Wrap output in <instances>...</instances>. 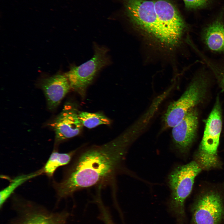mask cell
<instances>
[{
  "instance_id": "2",
  "label": "cell",
  "mask_w": 224,
  "mask_h": 224,
  "mask_svg": "<svg viewBox=\"0 0 224 224\" xmlns=\"http://www.w3.org/2000/svg\"><path fill=\"white\" fill-rule=\"evenodd\" d=\"M202 169L197 161H193L177 166L169 175L171 195L168 208L177 224H185L184 202L191 192L195 178Z\"/></svg>"
},
{
  "instance_id": "9",
  "label": "cell",
  "mask_w": 224,
  "mask_h": 224,
  "mask_svg": "<svg viewBox=\"0 0 224 224\" xmlns=\"http://www.w3.org/2000/svg\"><path fill=\"white\" fill-rule=\"evenodd\" d=\"M158 20L169 40L170 46L179 42L185 28V23L175 6L168 0L154 1Z\"/></svg>"
},
{
  "instance_id": "8",
  "label": "cell",
  "mask_w": 224,
  "mask_h": 224,
  "mask_svg": "<svg viewBox=\"0 0 224 224\" xmlns=\"http://www.w3.org/2000/svg\"><path fill=\"white\" fill-rule=\"evenodd\" d=\"M191 209L192 224H220L224 217L222 198L215 190L201 195Z\"/></svg>"
},
{
  "instance_id": "17",
  "label": "cell",
  "mask_w": 224,
  "mask_h": 224,
  "mask_svg": "<svg viewBox=\"0 0 224 224\" xmlns=\"http://www.w3.org/2000/svg\"><path fill=\"white\" fill-rule=\"evenodd\" d=\"M100 199L98 198L96 200L100 210L99 217L100 219L105 224H116L112 219L108 209L105 207Z\"/></svg>"
},
{
  "instance_id": "14",
  "label": "cell",
  "mask_w": 224,
  "mask_h": 224,
  "mask_svg": "<svg viewBox=\"0 0 224 224\" xmlns=\"http://www.w3.org/2000/svg\"><path fill=\"white\" fill-rule=\"evenodd\" d=\"M76 152L77 150L65 153H59L54 150L41 169L43 174L52 177L57 168L69 163Z\"/></svg>"
},
{
  "instance_id": "6",
  "label": "cell",
  "mask_w": 224,
  "mask_h": 224,
  "mask_svg": "<svg viewBox=\"0 0 224 224\" xmlns=\"http://www.w3.org/2000/svg\"><path fill=\"white\" fill-rule=\"evenodd\" d=\"M12 203L16 215L8 224H67L69 216L67 212H51L15 195Z\"/></svg>"
},
{
  "instance_id": "15",
  "label": "cell",
  "mask_w": 224,
  "mask_h": 224,
  "mask_svg": "<svg viewBox=\"0 0 224 224\" xmlns=\"http://www.w3.org/2000/svg\"><path fill=\"white\" fill-rule=\"evenodd\" d=\"M43 174L42 169L37 171L28 174L20 175L12 180L9 184L1 191L0 193V207L1 209L7 199L12 195L14 190L19 186L27 180Z\"/></svg>"
},
{
  "instance_id": "4",
  "label": "cell",
  "mask_w": 224,
  "mask_h": 224,
  "mask_svg": "<svg viewBox=\"0 0 224 224\" xmlns=\"http://www.w3.org/2000/svg\"><path fill=\"white\" fill-rule=\"evenodd\" d=\"M222 125L221 106L217 97L205 121L203 137L196 154V161L202 169L210 170L220 166L217 150Z\"/></svg>"
},
{
  "instance_id": "7",
  "label": "cell",
  "mask_w": 224,
  "mask_h": 224,
  "mask_svg": "<svg viewBox=\"0 0 224 224\" xmlns=\"http://www.w3.org/2000/svg\"><path fill=\"white\" fill-rule=\"evenodd\" d=\"M94 50L91 59L79 66H72L65 73L71 89L75 91L84 92L99 71L110 63L107 48L94 43Z\"/></svg>"
},
{
  "instance_id": "12",
  "label": "cell",
  "mask_w": 224,
  "mask_h": 224,
  "mask_svg": "<svg viewBox=\"0 0 224 224\" xmlns=\"http://www.w3.org/2000/svg\"><path fill=\"white\" fill-rule=\"evenodd\" d=\"M41 86L45 96L48 107L50 110L57 107L71 89L66 75L60 74L44 79Z\"/></svg>"
},
{
  "instance_id": "11",
  "label": "cell",
  "mask_w": 224,
  "mask_h": 224,
  "mask_svg": "<svg viewBox=\"0 0 224 224\" xmlns=\"http://www.w3.org/2000/svg\"><path fill=\"white\" fill-rule=\"evenodd\" d=\"M198 113L197 110H191L184 117L172 128L173 143L180 153L187 152L196 137L198 125Z\"/></svg>"
},
{
  "instance_id": "3",
  "label": "cell",
  "mask_w": 224,
  "mask_h": 224,
  "mask_svg": "<svg viewBox=\"0 0 224 224\" xmlns=\"http://www.w3.org/2000/svg\"><path fill=\"white\" fill-rule=\"evenodd\" d=\"M208 79L204 73L197 75L182 95L168 106L162 117L164 129L172 128L205 98Z\"/></svg>"
},
{
  "instance_id": "13",
  "label": "cell",
  "mask_w": 224,
  "mask_h": 224,
  "mask_svg": "<svg viewBox=\"0 0 224 224\" xmlns=\"http://www.w3.org/2000/svg\"><path fill=\"white\" fill-rule=\"evenodd\" d=\"M202 38L209 50L224 53V22L218 19L208 25L203 31Z\"/></svg>"
},
{
  "instance_id": "10",
  "label": "cell",
  "mask_w": 224,
  "mask_h": 224,
  "mask_svg": "<svg viewBox=\"0 0 224 224\" xmlns=\"http://www.w3.org/2000/svg\"><path fill=\"white\" fill-rule=\"evenodd\" d=\"M79 112L72 105L65 104L62 111L51 124L55 133V143L77 135L83 126L79 116Z\"/></svg>"
},
{
  "instance_id": "1",
  "label": "cell",
  "mask_w": 224,
  "mask_h": 224,
  "mask_svg": "<svg viewBox=\"0 0 224 224\" xmlns=\"http://www.w3.org/2000/svg\"><path fill=\"white\" fill-rule=\"evenodd\" d=\"M136 138L128 128L111 141L82 152L67 170L62 180L54 182L58 199L112 178L120 169L128 146Z\"/></svg>"
},
{
  "instance_id": "16",
  "label": "cell",
  "mask_w": 224,
  "mask_h": 224,
  "mask_svg": "<svg viewBox=\"0 0 224 224\" xmlns=\"http://www.w3.org/2000/svg\"><path fill=\"white\" fill-rule=\"evenodd\" d=\"M79 116L83 126L89 128L101 124L109 125L111 122L109 118L100 113L82 111L79 112Z\"/></svg>"
},
{
  "instance_id": "19",
  "label": "cell",
  "mask_w": 224,
  "mask_h": 224,
  "mask_svg": "<svg viewBox=\"0 0 224 224\" xmlns=\"http://www.w3.org/2000/svg\"><path fill=\"white\" fill-rule=\"evenodd\" d=\"M220 72L219 75L220 81L221 84L224 87V69Z\"/></svg>"
},
{
  "instance_id": "5",
  "label": "cell",
  "mask_w": 224,
  "mask_h": 224,
  "mask_svg": "<svg viewBox=\"0 0 224 224\" xmlns=\"http://www.w3.org/2000/svg\"><path fill=\"white\" fill-rule=\"evenodd\" d=\"M126 15L135 26L161 43L170 46L167 35L158 20L154 1L122 0Z\"/></svg>"
},
{
  "instance_id": "20",
  "label": "cell",
  "mask_w": 224,
  "mask_h": 224,
  "mask_svg": "<svg viewBox=\"0 0 224 224\" xmlns=\"http://www.w3.org/2000/svg\"><path fill=\"white\" fill-rule=\"evenodd\" d=\"M142 117H143V116H142ZM144 118H145V117H144ZM146 118V119H146V118ZM147 120L148 121V120H147ZM148 121L149 122V121Z\"/></svg>"
},
{
  "instance_id": "18",
  "label": "cell",
  "mask_w": 224,
  "mask_h": 224,
  "mask_svg": "<svg viewBox=\"0 0 224 224\" xmlns=\"http://www.w3.org/2000/svg\"><path fill=\"white\" fill-rule=\"evenodd\" d=\"M185 7L189 9H195L204 7L208 4L209 0H183Z\"/></svg>"
}]
</instances>
